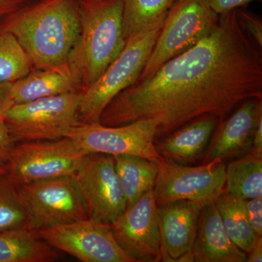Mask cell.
Masks as SVG:
<instances>
[{"mask_svg":"<svg viewBox=\"0 0 262 262\" xmlns=\"http://www.w3.org/2000/svg\"><path fill=\"white\" fill-rule=\"evenodd\" d=\"M157 132L156 122L144 120L120 126L80 123L71 128L65 137L87 154L136 155L158 164L164 158L155 146Z\"/></svg>","mask_w":262,"mask_h":262,"instance_id":"10","label":"cell"},{"mask_svg":"<svg viewBox=\"0 0 262 262\" xmlns=\"http://www.w3.org/2000/svg\"><path fill=\"white\" fill-rule=\"evenodd\" d=\"M77 1H85V0H77Z\"/></svg>","mask_w":262,"mask_h":262,"instance_id":"35","label":"cell"},{"mask_svg":"<svg viewBox=\"0 0 262 262\" xmlns=\"http://www.w3.org/2000/svg\"><path fill=\"white\" fill-rule=\"evenodd\" d=\"M237 16L245 32L259 48H262V21L258 15L249 11L237 9Z\"/></svg>","mask_w":262,"mask_h":262,"instance_id":"26","label":"cell"},{"mask_svg":"<svg viewBox=\"0 0 262 262\" xmlns=\"http://www.w3.org/2000/svg\"><path fill=\"white\" fill-rule=\"evenodd\" d=\"M80 92L69 93L14 104L3 115L10 134L18 141L56 140L80 125Z\"/></svg>","mask_w":262,"mask_h":262,"instance_id":"6","label":"cell"},{"mask_svg":"<svg viewBox=\"0 0 262 262\" xmlns=\"http://www.w3.org/2000/svg\"><path fill=\"white\" fill-rule=\"evenodd\" d=\"M163 25L127 38L116 59L96 82L82 90L77 110L80 123H100L108 103L139 80Z\"/></svg>","mask_w":262,"mask_h":262,"instance_id":"4","label":"cell"},{"mask_svg":"<svg viewBox=\"0 0 262 262\" xmlns=\"http://www.w3.org/2000/svg\"><path fill=\"white\" fill-rule=\"evenodd\" d=\"M28 217V226L38 231L88 219L75 179L59 177L18 186Z\"/></svg>","mask_w":262,"mask_h":262,"instance_id":"9","label":"cell"},{"mask_svg":"<svg viewBox=\"0 0 262 262\" xmlns=\"http://www.w3.org/2000/svg\"><path fill=\"white\" fill-rule=\"evenodd\" d=\"M247 261H262V236H257L251 251L247 253Z\"/></svg>","mask_w":262,"mask_h":262,"instance_id":"32","label":"cell"},{"mask_svg":"<svg viewBox=\"0 0 262 262\" xmlns=\"http://www.w3.org/2000/svg\"><path fill=\"white\" fill-rule=\"evenodd\" d=\"M80 87L68 66H66L29 72L12 82L11 94L14 104H18L39 98L77 92Z\"/></svg>","mask_w":262,"mask_h":262,"instance_id":"18","label":"cell"},{"mask_svg":"<svg viewBox=\"0 0 262 262\" xmlns=\"http://www.w3.org/2000/svg\"><path fill=\"white\" fill-rule=\"evenodd\" d=\"M251 149L262 152V117H260L255 129Z\"/></svg>","mask_w":262,"mask_h":262,"instance_id":"33","label":"cell"},{"mask_svg":"<svg viewBox=\"0 0 262 262\" xmlns=\"http://www.w3.org/2000/svg\"><path fill=\"white\" fill-rule=\"evenodd\" d=\"M69 138L17 144L0 173L16 186L73 177L88 155Z\"/></svg>","mask_w":262,"mask_h":262,"instance_id":"5","label":"cell"},{"mask_svg":"<svg viewBox=\"0 0 262 262\" xmlns=\"http://www.w3.org/2000/svg\"><path fill=\"white\" fill-rule=\"evenodd\" d=\"M80 32L69 59L82 90L99 78L125 46L122 0L79 1Z\"/></svg>","mask_w":262,"mask_h":262,"instance_id":"3","label":"cell"},{"mask_svg":"<svg viewBox=\"0 0 262 262\" xmlns=\"http://www.w3.org/2000/svg\"><path fill=\"white\" fill-rule=\"evenodd\" d=\"M26 2H27V0H25ZM42 1V0H37V2L36 3H38V2Z\"/></svg>","mask_w":262,"mask_h":262,"instance_id":"34","label":"cell"},{"mask_svg":"<svg viewBox=\"0 0 262 262\" xmlns=\"http://www.w3.org/2000/svg\"><path fill=\"white\" fill-rule=\"evenodd\" d=\"M215 203L229 237L242 251L249 252L257 235L250 225L245 200L224 192Z\"/></svg>","mask_w":262,"mask_h":262,"instance_id":"23","label":"cell"},{"mask_svg":"<svg viewBox=\"0 0 262 262\" xmlns=\"http://www.w3.org/2000/svg\"><path fill=\"white\" fill-rule=\"evenodd\" d=\"M219 18L207 0H179L165 18L139 80L152 75L165 62L194 46L214 28Z\"/></svg>","mask_w":262,"mask_h":262,"instance_id":"7","label":"cell"},{"mask_svg":"<svg viewBox=\"0 0 262 262\" xmlns=\"http://www.w3.org/2000/svg\"><path fill=\"white\" fill-rule=\"evenodd\" d=\"M55 249L82 262H135L117 244L111 226L85 219L37 231Z\"/></svg>","mask_w":262,"mask_h":262,"instance_id":"12","label":"cell"},{"mask_svg":"<svg viewBox=\"0 0 262 262\" xmlns=\"http://www.w3.org/2000/svg\"><path fill=\"white\" fill-rule=\"evenodd\" d=\"M250 225L257 236H262V196L245 200Z\"/></svg>","mask_w":262,"mask_h":262,"instance_id":"28","label":"cell"},{"mask_svg":"<svg viewBox=\"0 0 262 262\" xmlns=\"http://www.w3.org/2000/svg\"><path fill=\"white\" fill-rule=\"evenodd\" d=\"M259 50L243 28L237 9L220 15L214 28L194 46L117 95L100 123L153 120L157 138L201 117L223 118L247 100L261 99Z\"/></svg>","mask_w":262,"mask_h":262,"instance_id":"1","label":"cell"},{"mask_svg":"<svg viewBox=\"0 0 262 262\" xmlns=\"http://www.w3.org/2000/svg\"><path fill=\"white\" fill-rule=\"evenodd\" d=\"M217 121V117L204 116L188 122L155 144L157 151L175 163H194L204 152Z\"/></svg>","mask_w":262,"mask_h":262,"instance_id":"17","label":"cell"},{"mask_svg":"<svg viewBox=\"0 0 262 262\" xmlns=\"http://www.w3.org/2000/svg\"><path fill=\"white\" fill-rule=\"evenodd\" d=\"M225 192L243 200L262 196V152L251 149L226 167Z\"/></svg>","mask_w":262,"mask_h":262,"instance_id":"21","label":"cell"},{"mask_svg":"<svg viewBox=\"0 0 262 262\" xmlns=\"http://www.w3.org/2000/svg\"><path fill=\"white\" fill-rule=\"evenodd\" d=\"M16 142L7 127L4 117L0 116V172L8 163Z\"/></svg>","mask_w":262,"mask_h":262,"instance_id":"27","label":"cell"},{"mask_svg":"<svg viewBox=\"0 0 262 262\" xmlns=\"http://www.w3.org/2000/svg\"><path fill=\"white\" fill-rule=\"evenodd\" d=\"M262 117L261 99L244 101L215 136L205 163L234 158L250 151L255 129Z\"/></svg>","mask_w":262,"mask_h":262,"instance_id":"15","label":"cell"},{"mask_svg":"<svg viewBox=\"0 0 262 262\" xmlns=\"http://www.w3.org/2000/svg\"><path fill=\"white\" fill-rule=\"evenodd\" d=\"M11 85L12 82L0 83V116H3L14 105Z\"/></svg>","mask_w":262,"mask_h":262,"instance_id":"30","label":"cell"},{"mask_svg":"<svg viewBox=\"0 0 262 262\" xmlns=\"http://www.w3.org/2000/svg\"><path fill=\"white\" fill-rule=\"evenodd\" d=\"M25 0H0V22L25 5Z\"/></svg>","mask_w":262,"mask_h":262,"instance_id":"31","label":"cell"},{"mask_svg":"<svg viewBox=\"0 0 262 262\" xmlns=\"http://www.w3.org/2000/svg\"><path fill=\"white\" fill-rule=\"evenodd\" d=\"M203 207L190 201L158 207L162 261H193V244Z\"/></svg>","mask_w":262,"mask_h":262,"instance_id":"14","label":"cell"},{"mask_svg":"<svg viewBox=\"0 0 262 262\" xmlns=\"http://www.w3.org/2000/svg\"><path fill=\"white\" fill-rule=\"evenodd\" d=\"M72 178L83 199L88 218L110 225L126 209L113 155L89 154Z\"/></svg>","mask_w":262,"mask_h":262,"instance_id":"11","label":"cell"},{"mask_svg":"<svg viewBox=\"0 0 262 262\" xmlns=\"http://www.w3.org/2000/svg\"><path fill=\"white\" fill-rule=\"evenodd\" d=\"M192 256L195 262L247 261V253L229 237L215 203L202 209Z\"/></svg>","mask_w":262,"mask_h":262,"instance_id":"16","label":"cell"},{"mask_svg":"<svg viewBox=\"0 0 262 262\" xmlns=\"http://www.w3.org/2000/svg\"><path fill=\"white\" fill-rule=\"evenodd\" d=\"M56 251L28 226L0 232V262H52Z\"/></svg>","mask_w":262,"mask_h":262,"instance_id":"19","label":"cell"},{"mask_svg":"<svg viewBox=\"0 0 262 262\" xmlns=\"http://www.w3.org/2000/svg\"><path fill=\"white\" fill-rule=\"evenodd\" d=\"M110 226L117 244L135 262L162 261L158 207L153 189Z\"/></svg>","mask_w":262,"mask_h":262,"instance_id":"13","label":"cell"},{"mask_svg":"<svg viewBox=\"0 0 262 262\" xmlns=\"http://www.w3.org/2000/svg\"><path fill=\"white\" fill-rule=\"evenodd\" d=\"M117 175L126 200V208L153 189L158 173V164L131 155H115Z\"/></svg>","mask_w":262,"mask_h":262,"instance_id":"20","label":"cell"},{"mask_svg":"<svg viewBox=\"0 0 262 262\" xmlns=\"http://www.w3.org/2000/svg\"><path fill=\"white\" fill-rule=\"evenodd\" d=\"M24 7L5 19L0 29L14 36L38 69L68 66L80 32L78 1L42 0Z\"/></svg>","mask_w":262,"mask_h":262,"instance_id":"2","label":"cell"},{"mask_svg":"<svg viewBox=\"0 0 262 262\" xmlns=\"http://www.w3.org/2000/svg\"><path fill=\"white\" fill-rule=\"evenodd\" d=\"M212 10L219 15L238 9L255 0H207Z\"/></svg>","mask_w":262,"mask_h":262,"instance_id":"29","label":"cell"},{"mask_svg":"<svg viewBox=\"0 0 262 262\" xmlns=\"http://www.w3.org/2000/svg\"><path fill=\"white\" fill-rule=\"evenodd\" d=\"M153 194L158 207L179 201L215 203L225 192L226 165L217 159L201 166H186L163 159L158 163Z\"/></svg>","mask_w":262,"mask_h":262,"instance_id":"8","label":"cell"},{"mask_svg":"<svg viewBox=\"0 0 262 262\" xmlns=\"http://www.w3.org/2000/svg\"><path fill=\"white\" fill-rule=\"evenodd\" d=\"M32 62L13 34L0 29V83L28 75Z\"/></svg>","mask_w":262,"mask_h":262,"instance_id":"24","label":"cell"},{"mask_svg":"<svg viewBox=\"0 0 262 262\" xmlns=\"http://www.w3.org/2000/svg\"><path fill=\"white\" fill-rule=\"evenodd\" d=\"M179 0H122L125 39L163 24Z\"/></svg>","mask_w":262,"mask_h":262,"instance_id":"22","label":"cell"},{"mask_svg":"<svg viewBox=\"0 0 262 262\" xmlns=\"http://www.w3.org/2000/svg\"><path fill=\"white\" fill-rule=\"evenodd\" d=\"M24 226H28V217L18 186L0 173V232Z\"/></svg>","mask_w":262,"mask_h":262,"instance_id":"25","label":"cell"}]
</instances>
